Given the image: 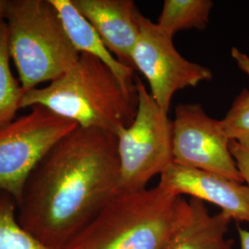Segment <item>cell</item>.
Returning a JSON list of instances; mask_svg holds the SVG:
<instances>
[{
	"mask_svg": "<svg viewBox=\"0 0 249 249\" xmlns=\"http://www.w3.org/2000/svg\"><path fill=\"white\" fill-rule=\"evenodd\" d=\"M3 19L24 92L57 79L79 60L51 0H7Z\"/></svg>",
	"mask_w": 249,
	"mask_h": 249,
	"instance_id": "4",
	"label": "cell"
},
{
	"mask_svg": "<svg viewBox=\"0 0 249 249\" xmlns=\"http://www.w3.org/2000/svg\"><path fill=\"white\" fill-rule=\"evenodd\" d=\"M0 249H52L21 226L17 202L5 192H0Z\"/></svg>",
	"mask_w": 249,
	"mask_h": 249,
	"instance_id": "15",
	"label": "cell"
},
{
	"mask_svg": "<svg viewBox=\"0 0 249 249\" xmlns=\"http://www.w3.org/2000/svg\"><path fill=\"white\" fill-rule=\"evenodd\" d=\"M138 110L133 122L117 135L119 193L146 188L174 163V123L140 79H135Z\"/></svg>",
	"mask_w": 249,
	"mask_h": 249,
	"instance_id": "5",
	"label": "cell"
},
{
	"mask_svg": "<svg viewBox=\"0 0 249 249\" xmlns=\"http://www.w3.org/2000/svg\"><path fill=\"white\" fill-rule=\"evenodd\" d=\"M180 197L159 185L118 193L61 249H162Z\"/></svg>",
	"mask_w": 249,
	"mask_h": 249,
	"instance_id": "3",
	"label": "cell"
},
{
	"mask_svg": "<svg viewBox=\"0 0 249 249\" xmlns=\"http://www.w3.org/2000/svg\"><path fill=\"white\" fill-rule=\"evenodd\" d=\"M221 123L231 142L249 150V89H243L234 99Z\"/></svg>",
	"mask_w": 249,
	"mask_h": 249,
	"instance_id": "16",
	"label": "cell"
},
{
	"mask_svg": "<svg viewBox=\"0 0 249 249\" xmlns=\"http://www.w3.org/2000/svg\"><path fill=\"white\" fill-rule=\"evenodd\" d=\"M174 123V162L244 183L221 120L199 104H180Z\"/></svg>",
	"mask_w": 249,
	"mask_h": 249,
	"instance_id": "8",
	"label": "cell"
},
{
	"mask_svg": "<svg viewBox=\"0 0 249 249\" xmlns=\"http://www.w3.org/2000/svg\"><path fill=\"white\" fill-rule=\"evenodd\" d=\"M116 134L78 126L31 173L18 203L22 227L61 249L119 193Z\"/></svg>",
	"mask_w": 249,
	"mask_h": 249,
	"instance_id": "1",
	"label": "cell"
},
{
	"mask_svg": "<svg viewBox=\"0 0 249 249\" xmlns=\"http://www.w3.org/2000/svg\"><path fill=\"white\" fill-rule=\"evenodd\" d=\"M240 249H249V230L238 227Z\"/></svg>",
	"mask_w": 249,
	"mask_h": 249,
	"instance_id": "19",
	"label": "cell"
},
{
	"mask_svg": "<svg viewBox=\"0 0 249 249\" xmlns=\"http://www.w3.org/2000/svg\"><path fill=\"white\" fill-rule=\"evenodd\" d=\"M213 7L211 0H165L156 24L170 37L183 30H204Z\"/></svg>",
	"mask_w": 249,
	"mask_h": 249,
	"instance_id": "13",
	"label": "cell"
},
{
	"mask_svg": "<svg viewBox=\"0 0 249 249\" xmlns=\"http://www.w3.org/2000/svg\"><path fill=\"white\" fill-rule=\"evenodd\" d=\"M230 149L243 181L249 187V150L234 142L230 143Z\"/></svg>",
	"mask_w": 249,
	"mask_h": 249,
	"instance_id": "17",
	"label": "cell"
},
{
	"mask_svg": "<svg viewBox=\"0 0 249 249\" xmlns=\"http://www.w3.org/2000/svg\"><path fill=\"white\" fill-rule=\"evenodd\" d=\"M79 125L43 106L0 127V192L18 205L31 173L53 146Z\"/></svg>",
	"mask_w": 249,
	"mask_h": 249,
	"instance_id": "6",
	"label": "cell"
},
{
	"mask_svg": "<svg viewBox=\"0 0 249 249\" xmlns=\"http://www.w3.org/2000/svg\"><path fill=\"white\" fill-rule=\"evenodd\" d=\"M9 30L4 19L0 20V127L16 118L24 95L19 80L10 69Z\"/></svg>",
	"mask_w": 249,
	"mask_h": 249,
	"instance_id": "14",
	"label": "cell"
},
{
	"mask_svg": "<svg viewBox=\"0 0 249 249\" xmlns=\"http://www.w3.org/2000/svg\"><path fill=\"white\" fill-rule=\"evenodd\" d=\"M43 106L80 127L99 128L116 136L133 122L137 89H124L98 58L80 53L77 63L43 88L24 93L20 108Z\"/></svg>",
	"mask_w": 249,
	"mask_h": 249,
	"instance_id": "2",
	"label": "cell"
},
{
	"mask_svg": "<svg viewBox=\"0 0 249 249\" xmlns=\"http://www.w3.org/2000/svg\"><path fill=\"white\" fill-rule=\"evenodd\" d=\"M231 57L234 59L237 67L249 77V56L247 53L241 52L237 48H231Z\"/></svg>",
	"mask_w": 249,
	"mask_h": 249,
	"instance_id": "18",
	"label": "cell"
},
{
	"mask_svg": "<svg viewBox=\"0 0 249 249\" xmlns=\"http://www.w3.org/2000/svg\"><path fill=\"white\" fill-rule=\"evenodd\" d=\"M177 196H191L216 205L231 220L249 223V187L203 170L172 163L158 184Z\"/></svg>",
	"mask_w": 249,
	"mask_h": 249,
	"instance_id": "9",
	"label": "cell"
},
{
	"mask_svg": "<svg viewBox=\"0 0 249 249\" xmlns=\"http://www.w3.org/2000/svg\"><path fill=\"white\" fill-rule=\"evenodd\" d=\"M231 219L211 214L204 202L180 197L178 216L162 249H234L227 238Z\"/></svg>",
	"mask_w": 249,
	"mask_h": 249,
	"instance_id": "11",
	"label": "cell"
},
{
	"mask_svg": "<svg viewBox=\"0 0 249 249\" xmlns=\"http://www.w3.org/2000/svg\"><path fill=\"white\" fill-rule=\"evenodd\" d=\"M6 5H7V0H0V20L4 18Z\"/></svg>",
	"mask_w": 249,
	"mask_h": 249,
	"instance_id": "20",
	"label": "cell"
},
{
	"mask_svg": "<svg viewBox=\"0 0 249 249\" xmlns=\"http://www.w3.org/2000/svg\"><path fill=\"white\" fill-rule=\"evenodd\" d=\"M97 31L119 62L132 66V53L140 35L139 9L132 0H72Z\"/></svg>",
	"mask_w": 249,
	"mask_h": 249,
	"instance_id": "10",
	"label": "cell"
},
{
	"mask_svg": "<svg viewBox=\"0 0 249 249\" xmlns=\"http://www.w3.org/2000/svg\"><path fill=\"white\" fill-rule=\"evenodd\" d=\"M51 2L57 10L65 31L76 50L80 53H88L98 58L116 75L124 89L135 91L137 88L133 81L134 69L117 60L94 27L74 6L72 0H51Z\"/></svg>",
	"mask_w": 249,
	"mask_h": 249,
	"instance_id": "12",
	"label": "cell"
},
{
	"mask_svg": "<svg viewBox=\"0 0 249 249\" xmlns=\"http://www.w3.org/2000/svg\"><path fill=\"white\" fill-rule=\"evenodd\" d=\"M138 20L140 35L132 53L133 69L147 79L151 96L164 112L169 113L172 99L178 90L213 80V73L182 56L174 45L173 37L162 33L141 12Z\"/></svg>",
	"mask_w": 249,
	"mask_h": 249,
	"instance_id": "7",
	"label": "cell"
}]
</instances>
